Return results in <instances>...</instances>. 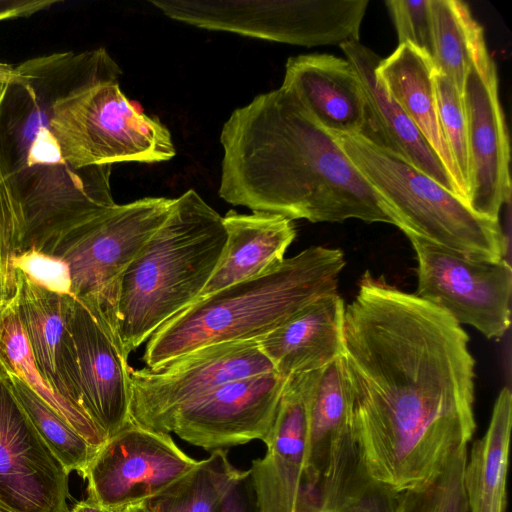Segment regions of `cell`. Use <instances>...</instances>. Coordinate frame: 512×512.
<instances>
[{
  "mask_svg": "<svg viewBox=\"0 0 512 512\" xmlns=\"http://www.w3.org/2000/svg\"><path fill=\"white\" fill-rule=\"evenodd\" d=\"M417 257V296L436 305L460 325L489 339L510 326L512 268L506 259L469 257L422 237L404 233Z\"/></svg>",
  "mask_w": 512,
  "mask_h": 512,
  "instance_id": "12",
  "label": "cell"
},
{
  "mask_svg": "<svg viewBox=\"0 0 512 512\" xmlns=\"http://www.w3.org/2000/svg\"><path fill=\"white\" fill-rule=\"evenodd\" d=\"M399 221V229L469 257L501 260L508 237L499 221L474 213L455 193L358 133L334 135Z\"/></svg>",
  "mask_w": 512,
  "mask_h": 512,
  "instance_id": "6",
  "label": "cell"
},
{
  "mask_svg": "<svg viewBox=\"0 0 512 512\" xmlns=\"http://www.w3.org/2000/svg\"><path fill=\"white\" fill-rule=\"evenodd\" d=\"M462 98L469 160L466 203L474 213L499 221L511 197L510 146L496 66L487 47L477 53L468 69Z\"/></svg>",
  "mask_w": 512,
  "mask_h": 512,
  "instance_id": "15",
  "label": "cell"
},
{
  "mask_svg": "<svg viewBox=\"0 0 512 512\" xmlns=\"http://www.w3.org/2000/svg\"><path fill=\"white\" fill-rule=\"evenodd\" d=\"M340 48L354 67L365 94L366 119L359 134L460 197L441 159L378 78L376 68L382 58L360 41L341 44Z\"/></svg>",
  "mask_w": 512,
  "mask_h": 512,
  "instance_id": "20",
  "label": "cell"
},
{
  "mask_svg": "<svg viewBox=\"0 0 512 512\" xmlns=\"http://www.w3.org/2000/svg\"><path fill=\"white\" fill-rule=\"evenodd\" d=\"M345 266L338 248L311 246L253 278L197 300L148 339L146 367L157 368L204 346L259 340L306 305L337 292Z\"/></svg>",
  "mask_w": 512,
  "mask_h": 512,
  "instance_id": "4",
  "label": "cell"
},
{
  "mask_svg": "<svg viewBox=\"0 0 512 512\" xmlns=\"http://www.w3.org/2000/svg\"><path fill=\"white\" fill-rule=\"evenodd\" d=\"M173 201L145 197L115 204L72 230L49 253L68 264L73 296L99 311L114 330L120 278L164 223Z\"/></svg>",
  "mask_w": 512,
  "mask_h": 512,
  "instance_id": "9",
  "label": "cell"
},
{
  "mask_svg": "<svg viewBox=\"0 0 512 512\" xmlns=\"http://www.w3.org/2000/svg\"><path fill=\"white\" fill-rule=\"evenodd\" d=\"M32 425L67 473L84 478L99 449L89 444L66 420L37 396L19 377L0 371Z\"/></svg>",
  "mask_w": 512,
  "mask_h": 512,
  "instance_id": "29",
  "label": "cell"
},
{
  "mask_svg": "<svg viewBox=\"0 0 512 512\" xmlns=\"http://www.w3.org/2000/svg\"><path fill=\"white\" fill-rule=\"evenodd\" d=\"M282 86L290 89L331 134L362 131L366 119L365 94L347 59L318 53L290 57Z\"/></svg>",
  "mask_w": 512,
  "mask_h": 512,
  "instance_id": "21",
  "label": "cell"
},
{
  "mask_svg": "<svg viewBox=\"0 0 512 512\" xmlns=\"http://www.w3.org/2000/svg\"><path fill=\"white\" fill-rule=\"evenodd\" d=\"M218 512H258L249 470L233 484Z\"/></svg>",
  "mask_w": 512,
  "mask_h": 512,
  "instance_id": "35",
  "label": "cell"
},
{
  "mask_svg": "<svg viewBox=\"0 0 512 512\" xmlns=\"http://www.w3.org/2000/svg\"><path fill=\"white\" fill-rule=\"evenodd\" d=\"M287 378L275 370L230 381L178 411L161 433L207 451L271 435Z\"/></svg>",
  "mask_w": 512,
  "mask_h": 512,
  "instance_id": "14",
  "label": "cell"
},
{
  "mask_svg": "<svg viewBox=\"0 0 512 512\" xmlns=\"http://www.w3.org/2000/svg\"><path fill=\"white\" fill-rule=\"evenodd\" d=\"M511 427L512 395L504 387L485 434L473 443L466 461L463 483L468 512H506Z\"/></svg>",
  "mask_w": 512,
  "mask_h": 512,
  "instance_id": "25",
  "label": "cell"
},
{
  "mask_svg": "<svg viewBox=\"0 0 512 512\" xmlns=\"http://www.w3.org/2000/svg\"><path fill=\"white\" fill-rule=\"evenodd\" d=\"M306 418V475L317 498L318 512H324L372 481L359 457L353 395L343 356L310 372Z\"/></svg>",
  "mask_w": 512,
  "mask_h": 512,
  "instance_id": "10",
  "label": "cell"
},
{
  "mask_svg": "<svg viewBox=\"0 0 512 512\" xmlns=\"http://www.w3.org/2000/svg\"><path fill=\"white\" fill-rule=\"evenodd\" d=\"M120 512H155L154 509L151 507L149 501L137 503L134 505H130Z\"/></svg>",
  "mask_w": 512,
  "mask_h": 512,
  "instance_id": "38",
  "label": "cell"
},
{
  "mask_svg": "<svg viewBox=\"0 0 512 512\" xmlns=\"http://www.w3.org/2000/svg\"><path fill=\"white\" fill-rule=\"evenodd\" d=\"M220 197L290 220L400 224L295 94L281 86L233 111L220 134Z\"/></svg>",
  "mask_w": 512,
  "mask_h": 512,
  "instance_id": "3",
  "label": "cell"
},
{
  "mask_svg": "<svg viewBox=\"0 0 512 512\" xmlns=\"http://www.w3.org/2000/svg\"><path fill=\"white\" fill-rule=\"evenodd\" d=\"M310 372L287 378L262 458L249 469L258 512H318L305 469Z\"/></svg>",
  "mask_w": 512,
  "mask_h": 512,
  "instance_id": "17",
  "label": "cell"
},
{
  "mask_svg": "<svg viewBox=\"0 0 512 512\" xmlns=\"http://www.w3.org/2000/svg\"><path fill=\"white\" fill-rule=\"evenodd\" d=\"M226 240L223 217L197 192L174 198L168 217L119 281L114 327L128 355L199 297Z\"/></svg>",
  "mask_w": 512,
  "mask_h": 512,
  "instance_id": "5",
  "label": "cell"
},
{
  "mask_svg": "<svg viewBox=\"0 0 512 512\" xmlns=\"http://www.w3.org/2000/svg\"><path fill=\"white\" fill-rule=\"evenodd\" d=\"M121 75L102 47L0 62V179L20 209L24 250L51 253L72 230L116 204L112 165H71L51 119L65 94Z\"/></svg>",
  "mask_w": 512,
  "mask_h": 512,
  "instance_id": "2",
  "label": "cell"
},
{
  "mask_svg": "<svg viewBox=\"0 0 512 512\" xmlns=\"http://www.w3.org/2000/svg\"><path fill=\"white\" fill-rule=\"evenodd\" d=\"M435 70L446 75L462 95L468 69L486 47L482 27L459 0H431Z\"/></svg>",
  "mask_w": 512,
  "mask_h": 512,
  "instance_id": "27",
  "label": "cell"
},
{
  "mask_svg": "<svg viewBox=\"0 0 512 512\" xmlns=\"http://www.w3.org/2000/svg\"><path fill=\"white\" fill-rule=\"evenodd\" d=\"M344 333L366 475L398 493L429 486L476 429L469 336L436 305L369 271L345 306Z\"/></svg>",
  "mask_w": 512,
  "mask_h": 512,
  "instance_id": "1",
  "label": "cell"
},
{
  "mask_svg": "<svg viewBox=\"0 0 512 512\" xmlns=\"http://www.w3.org/2000/svg\"><path fill=\"white\" fill-rule=\"evenodd\" d=\"M61 2L60 0H0V21L29 17Z\"/></svg>",
  "mask_w": 512,
  "mask_h": 512,
  "instance_id": "36",
  "label": "cell"
},
{
  "mask_svg": "<svg viewBox=\"0 0 512 512\" xmlns=\"http://www.w3.org/2000/svg\"><path fill=\"white\" fill-rule=\"evenodd\" d=\"M51 123L76 168L157 163L176 154L167 127L126 98L119 78L94 81L65 94L54 105Z\"/></svg>",
  "mask_w": 512,
  "mask_h": 512,
  "instance_id": "7",
  "label": "cell"
},
{
  "mask_svg": "<svg viewBox=\"0 0 512 512\" xmlns=\"http://www.w3.org/2000/svg\"><path fill=\"white\" fill-rule=\"evenodd\" d=\"M223 224L227 240L222 257L195 301L276 266L296 237L292 220L266 212L230 210Z\"/></svg>",
  "mask_w": 512,
  "mask_h": 512,
  "instance_id": "23",
  "label": "cell"
},
{
  "mask_svg": "<svg viewBox=\"0 0 512 512\" xmlns=\"http://www.w3.org/2000/svg\"><path fill=\"white\" fill-rule=\"evenodd\" d=\"M403 493L370 481L337 507L324 512H395Z\"/></svg>",
  "mask_w": 512,
  "mask_h": 512,
  "instance_id": "34",
  "label": "cell"
},
{
  "mask_svg": "<svg viewBox=\"0 0 512 512\" xmlns=\"http://www.w3.org/2000/svg\"><path fill=\"white\" fill-rule=\"evenodd\" d=\"M71 327L81 406L108 440L132 423L129 355L102 314L77 298Z\"/></svg>",
  "mask_w": 512,
  "mask_h": 512,
  "instance_id": "18",
  "label": "cell"
},
{
  "mask_svg": "<svg viewBox=\"0 0 512 512\" xmlns=\"http://www.w3.org/2000/svg\"><path fill=\"white\" fill-rule=\"evenodd\" d=\"M0 371L19 377L89 444L100 449L107 441L91 418L59 396L39 373L13 295L0 313Z\"/></svg>",
  "mask_w": 512,
  "mask_h": 512,
  "instance_id": "26",
  "label": "cell"
},
{
  "mask_svg": "<svg viewBox=\"0 0 512 512\" xmlns=\"http://www.w3.org/2000/svg\"><path fill=\"white\" fill-rule=\"evenodd\" d=\"M433 72V61L409 43L399 44L376 68L389 95L436 152L466 202L465 191L441 130Z\"/></svg>",
  "mask_w": 512,
  "mask_h": 512,
  "instance_id": "24",
  "label": "cell"
},
{
  "mask_svg": "<svg viewBox=\"0 0 512 512\" xmlns=\"http://www.w3.org/2000/svg\"><path fill=\"white\" fill-rule=\"evenodd\" d=\"M12 266L51 292L73 296L68 264L58 256L29 248L15 256Z\"/></svg>",
  "mask_w": 512,
  "mask_h": 512,
  "instance_id": "33",
  "label": "cell"
},
{
  "mask_svg": "<svg viewBox=\"0 0 512 512\" xmlns=\"http://www.w3.org/2000/svg\"><path fill=\"white\" fill-rule=\"evenodd\" d=\"M71 512H115L108 510L89 498L77 502Z\"/></svg>",
  "mask_w": 512,
  "mask_h": 512,
  "instance_id": "37",
  "label": "cell"
},
{
  "mask_svg": "<svg viewBox=\"0 0 512 512\" xmlns=\"http://www.w3.org/2000/svg\"><path fill=\"white\" fill-rule=\"evenodd\" d=\"M466 461L467 446H463L432 484L403 493L395 512H468L463 483Z\"/></svg>",
  "mask_w": 512,
  "mask_h": 512,
  "instance_id": "30",
  "label": "cell"
},
{
  "mask_svg": "<svg viewBox=\"0 0 512 512\" xmlns=\"http://www.w3.org/2000/svg\"><path fill=\"white\" fill-rule=\"evenodd\" d=\"M11 297H8L0 287V313L7 305Z\"/></svg>",
  "mask_w": 512,
  "mask_h": 512,
  "instance_id": "39",
  "label": "cell"
},
{
  "mask_svg": "<svg viewBox=\"0 0 512 512\" xmlns=\"http://www.w3.org/2000/svg\"><path fill=\"white\" fill-rule=\"evenodd\" d=\"M243 473L231 464L226 450H215L185 479L149 503L155 512H218Z\"/></svg>",
  "mask_w": 512,
  "mask_h": 512,
  "instance_id": "28",
  "label": "cell"
},
{
  "mask_svg": "<svg viewBox=\"0 0 512 512\" xmlns=\"http://www.w3.org/2000/svg\"><path fill=\"white\" fill-rule=\"evenodd\" d=\"M274 370L258 340L212 344L157 368H130L131 421L161 432L178 411L216 388Z\"/></svg>",
  "mask_w": 512,
  "mask_h": 512,
  "instance_id": "11",
  "label": "cell"
},
{
  "mask_svg": "<svg viewBox=\"0 0 512 512\" xmlns=\"http://www.w3.org/2000/svg\"><path fill=\"white\" fill-rule=\"evenodd\" d=\"M198 463L168 433L132 422L108 439L90 463L84 476L88 498L120 512L160 496L185 479Z\"/></svg>",
  "mask_w": 512,
  "mask_h": 512,
  "instance_id": "13",
  "label": "cell"
},
{
  "mask_svg": "<svg viewBox=\"0 0 512 512\" xmlns=\"http://www.w3.org/2000/svg\"><path fill=\"white\" fill-rule=\"evenodd\" d=\"M433 80L441 130L467 200L469 160L467 119L463 98L454 83L435 68Z\"/></svg>",
  "mask_w": 512,
  "mask_h": 512,
  "instance_id": "31",
  "label": "cell"
},
{
  "mask_svg": "<svg viewBox=\"0 0 512 512\" xmlns=\"http://www.w3.org/2000/svg\"><path fill=\"white\" fill-rule=\"evenodd\" d=\"M68 475L0 373V506L67 512Z\"/></svg>",
  "mask_w": 512,
  "mask_h": 512,
  "instance_id": "16",
  "label": "cell"
},
{
  "mask_svg": "<svg viewBox=\"0 0 512 512\" xmlns=\"http://www.w3.org/2000/svg\"><path fill=\"white\" fill-rule=\"evenodd\" d=\"M385 4L393 19L399 44L409 43L433 61L431 0H388Z\"/></svg>",
  "mask_w": 512,
  "mask_h": 512,
  "instance_id": "32",
  "label": "cell"
},
{
  "mask_svg": "<svg viewBox=\"0 0 512 512\" xmlns=\"http://www.w3.org/2000/svg\"><path fill=\"white\" fill-rule=\"evenodd\" d=\"M166 17L208 30L305 47L359 41L368 0H150Z\"/></svg>",
  "mask_w": 512,
  "mask_h": 512,
  "instance_id": "8",
  "label": "cell"
},
{
  "mask_svg": "<svg viewBox=\"0 0 512 512\" xmlns=\"http://www.w3.org/2000/svg\"><path fill=\"white\" fill-rule=\"evenodd\" d=\"M0 512H12V511L7 510V509H5V508H3V507H1V506H0Z\"/></svg>",
  "mask_w": 512,
  "mask_h": 512,
  "instance_id": "40",
  "label": "cell"
},
{
  "mask_svg": "<svg viewBox=\"0 0 512 512\" xmlns=\"http://www.w3.org/2000/svg\"><path fill=\"white\" fill-rule=\"evenodd\" d=\"M345 305L337 292L306 305L258 340L275 371L292 375L317 371L344 355Z\"/></svg>",
  "mask_w": 512,
  "mask_h": 512,
  "instance_id": "22",
  "label": "cell"
},
{
  "mask_svg": "<svg viewBox=\"0 0 512 512\" xmlns=\"http://www.w3.org/2000/svg\"><path fill=\"white\" fill-rule=\"evenodd\" d=\"M14 272L18 312L39 373L59 396L83 410L71 327L75 297Z\"/></svg>",
  "mask_w": 512,
  "mask_h": 512,
  "instance_id": "19",
  "label": "cell"
}]
</instances>
